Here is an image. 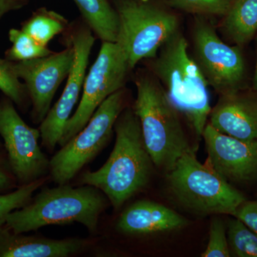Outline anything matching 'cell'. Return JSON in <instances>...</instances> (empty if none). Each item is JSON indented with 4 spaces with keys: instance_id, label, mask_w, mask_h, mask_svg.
Masks as SVG:
<instances>
[{
    "instance_id": "1",
    "label": "cell",
    "mask_w": 257,
    "mask_h": 257,
    "mask_svg": "<svg viewBox=\"0 0 257 257\" xmlns=\"http://www.w3.org/2000/svg\"><path fill=\"white\" fill-rule=\"evenodd\" d=\"M114 130L116 142L110 156L99 170L84 172L80 182L104 193L117 209L146 187L155 165L133 109L122 111Z\"/></svg>"
},
{
    "instance_id": "2",
    "label": "cell",
    "mask_w": 257,
    "mask_h": 257,
    "mask_svg": "<svg viewBox=\"0 0 257 257\" xmlns=\"http://www.w3.org/2000/svg\"><path fill=\"white\" fill-rule=\"evenodd\" d=\"M107 200L104 193L92 186L74 188L61 184L42 189L26 206L10 213L5 226L23 234L49 225L77 222L93 233Z\"/></svg>"
},
{
    "instance_id": "3",
    "label": "cell",
    "mask_w": 257,
    "mask_h": 257,
    "mask_svg": "<svg viewBox=\"0 0 257 257\" xmlns=\"http://www.w3.org/2000/svg\"><path fill=\"white\" fill-rule=\"evenodd\" d=\"M187 47V40L177 32L161 47L153 71L171 104L202 137L211 111L209 84Z\"/></svg>"
},
{
    "instance_id": "4",
    "label": "cell",
    "mask_w": 257,
    "mask_h": 257,
    "mask_svg": "<svg viewBox=\"0 0 257 257\" xmlns=\"http://www.w3.org/2000/svg\"><path fill=\"white\" fill-rule=\"evenodd\" d=\"M135 83L138 94L133 109L140 120L145 145L155 167L169 172L181 157L194 150L178 111L160 83L147 75L140 76Z\"/></svg>"
},
{
    "instance_id": "5",
    "label": "cell",
    "mask_w": 257,
    "mask_h": 257,
    "mask_svg": "<svg viewBox=\"0 0 257 257\" xmlns=\"http://www.w3.org/2000/svg\"><path fill=\"white\" fill-rule=\"evenodd\" d=\"M167 175L172 196L181 206L198 215H233L246 201L242 193L210 166L199 162L195 151L181 157Z\"/></svg>"
},
{
    "instance_id": "6",
    "label": "cell",
    "mask_w": 257,
    "mask_h": 257,
    "mask_svg": "<svg viewBox=\"0 0 257 257\" xmlns=\"http://www.w3.org/2000/svg\"><path fill=\"white\" fill-rule=\"evenodd\" d=\"M119 31L116 43L130 69L144 59L156 57L161 47L178 32V18L145 0H121L116 5Z\"/></svg>"
},
{
    "instance_id": "7",
    "label": "cell",
    "mask_w": 257,
    "mask_h": 257,
    "mask_svg": "<svg viewBox=\"0 0 257 257\" xmlns=\"http://www.w3.org/2000/svg\"><path fill=\"white\" fill-rule=\"evenodd\" d=\"M125 109V92L120 89L106 98L77 135L65 144L50 161L56 184H66L109 143L115 123Z\"/></svg>"
},
{
    "instance_id": "8",
    "label": "cell",
    "mask_w": 257,
    "mask_h": 257,
    "mask_svg": "<svg viewBox=\"0 0 257 257\" xmlns=\"http://www.w3.org/2000/svg\"><path fill=\"white\" fill-rule=\"evenodd\" d=\"M130 69L121 47L116 42H103L97 58L84 79L78 107L64 127L59 143L61 147L85 126L106 98L123 89Z\"/></svg>"
},
{
    "instance_id": "9",
    "label": "cell",
    "mask_w": 257,
    "mask_h": 257,
    "mask_svg": "<svg viewBox=\"0 0 257 257\" xmlns=\"http://www.w3.org/2000/svg\"><path fill=\"white\" fill-rule=\"evenodd\" d=\"M194 60L206 80L220 95L241 90L245 64L239 49L226 45L210 23L199 19L194 25Z\"/></svg>"
},
{
    "instance_id": "10",
    "label": "cell",
    "mask_w": 257,
    "mask_h": 257,
    "mask_svg": "<svg viewBox=\"0 0 257 257\" xmlns=\"http://www.w3.org/2000/svg\"><path fill=\"white\" fill-rule=\"evenodd\" d=\"M0 135L10 170L21 185L42 179L50 170V161L39 145L40 130L27 124L8 97L0 101Z\"/></svg>"
},
{
    "instance_id": "11",
    "label": "cell",
    "mask_w": 257,
    "mask_h": 257,
    "mask_svg": "<svg viewBox=\"0 0 257 257\" xmlns=\"http://www.w3.org/2000/svg\"><path fill=\"white\" fill-rule=\"evenodd\" d=\"M94 43V37L89 29L80 28L71 35L74 61L67 82L60 99L51 108L40 127L42 146L49 151H53L59 145L64 127L78 101Z\"/></svg>"
},
{
    "instance_id": "12",
    "label": "cell",
    "mask_w": 257,
    "mask_h": 257,
    "mask_svg": "<svg viewBox=\"0 0 257 257\" xmlns=\"http://www.w3.org/2000/svg\"><path fill=\"white\" fill-rule=\"evenodd\" d=\"M74 61L73 47L33 60L13 62L17 75L23 79L32 104V117L41 123L51 109L57 89L68 77Z\"/></svg>"
},
{
    "instance_id": "13",
    "label": "cell",
    "mask_w": 257,
    "mask_h": 257,
    "mask_svg": "<svg viewBox=\"0 0 257 257\" xmlns=\"http://www.w3.org/2000/svg\"><path fill=\"white\" fill-rule=\"evenodd\" d=\"M202 138L208 165L229 182L257 180V140H244L217 131L208 123Z\"/></svg>"
},
{
    "instance_id": "14",
    "label": "cell",
    "mask_w": 257,
    "mask_h": 257,
    "mask_svg": "<svg viewBox=\"0 0 257 257\" xmlns=\"http://www.w3.org/2000/svg\"><path fill=\"white\" fill-rule=\"evenodd\" d=\"M209 124L217 131L244 140H257V91L221 95L211 109Z\"/></svg>"
},
{
    "instance_id": "15",
    "label": "cell",
    "mask_w": 257,
    "mask_h": 257,
    "mask_svg": "<svg viewBox=\"0 0 257 257\" xmlns=\"http://www.w3.org/2000/svg\"><path fill=\"white\" fill-rule=\"evenodd\" d=\"M187 224V219L173 209L160 203L141 200L121 213L116 229L121 234L140 236L175 231Z\"/></svg>"
},
{
    "instance_id": "16",
    "label": "cell",
    "mask_w": 257,
    "mask_h": 257,
    "mask_svg": "<svg viewBox=\"0 0 257 257\" xmlns=\"http://www.w3.org/2000/svg\"><path fill=\"white\" fill-rule=\"evenodd\" d=\"M89 240L70 238L52 239L16 234L0 227V257H67L82 251Z\"/></svg>"
},
{
    "instance_id": "17",
    "label": "cell",
    "mask_w": 257,
    "mask_h": 257,
    "mask_svg": "<svg viewBox=\"0 0 257 257\" xmlns=\"http://www.w3.org/2000/svg\"><path fill=\"white\" fill-rule=\"evenodd\" d=\"M89 28L102 42H116L119 31L117 13L107 0H74Z\"/></svg>"
},
{
    "instance_id": "18",
    "label": "cell",
    "mask_w": 257,
    "mask_h": 257,
    "mask_svg": "<svg viewBox=\"0 0 257 257\" xmlns=\"http://www.w3.org/2000/svg\"><path fill=\"white\" fill-rule=\"evenodd\" d=\"M225 16V30L236 45H245L256 35L257 0H233Z\"/></svg>"
},
{
    "instance_id": "19",
    "label": "cell",
    "mask_w": 257,
    "mask_h": 257,
    "mask_svg": "<svg viewBox=\"0 0 257 257\" xmlns=\"http://www.w3.org/2000/svg\"><path fill=\"white\" fill-rule=\"evenodd\" d=\"M67 24L66 19L58 13L41 9L24 24L22 30L40 45L47 46L54 37L65 30Z\"/></svg>"
},
{
    "instance_id": "20",
    "label": "cell",
    "mask_w": 257,
    "mask_h": 257,
    "mask_svg": "<svg viewBox=\"0 0 257 257\" xmlns=\"http://www.w3.org/2000/svg\"><path fill=\"white\" fill-rule=\"evenodd\" d=\"M9 39L12 46L5 55L6 59L12 62L31 60L52 54L47 46L40 45L23 30L11 29Z\"/></svg>"
},
{
    "instance_id": "21",
    "label": "cell",
    "mask_w": 257,
    "mask_h": 257,
    "mask_svg": "<svg viewBox=\"0 0 257 257\" xmlns=\"http://www.w3.org/2000/svg\"><path fill=\"white\" fill-rule=\"evenodd\" d=\"M231 256L257 257V234L239 219H231L226 226Z\"/></svg>"
},
{
    "instance_id": "22",
    "label": "cell",
    "mask_w": 257,
    "mask_h": 257,
    "mask_svg": "<svg viewBox=\"0 0 257 257\" xmlns=\"http://www.w3.org/2000/svg\"><path fill=\"white\" fill-rule=\"evenodd\" d=\"M45 182V179L42 178L22 185L14 192L0 194V227L5 226L10 213L25 207L32 200L34 192Z\"/></svg>"
},
{
    "instance_id": "23",
    "label": "cell",
    "mask_w": 257,
    "mask_h": 257,
    "mask_svg": "<svg viewBox=\"0 0 257 257\" xmlns=\"http://www.w3.org/2000/svg\"><path fill=\"white\" fill-rule=\"evenodd\" d=\"M20 80L15 72L13 62L0 58V90L13 103L23 107L28 94L25 84Z\"/></svg>"
},
{
    "instance_id": "24",
    "label": "cell",
    "mask_w": 257,
    "mask_h": 257,
    "mask_svg": "<svg viewBox=\"0 0 257 257\" xmlns=\"http://www.w3.org/2000/svg\"><path fill=\"white\" fill-rule=\"evenodd\" d=\"M233 0H170L177 9L200 15H226Z\"/></svg>"
},
{
    "instance_id": "25",
    "label": "cell",
    "mask_w": 257,
    "mask_h": 257,
    "mask_svg": "<svg viewBox=\"0 0 257 257\" xmlns=\"http://www.w3.org/2000/svg\"><path fill=\"white\" fill-rule=\"evenodd\" d=\"M209 241L207 248L202 253V257H229L226 225L219 218H214L209 226Z\"/></svg>"
},
{
    "instance_id": "26",
    "label": "cell",
    "mask_w": 257,
    "mask_h": 257,
    "mask_svg": "<svg viewBox=\"0 0 257 257\" xmlns=\"http://www.w3.org/2000/svg\"><path fill=\"white\" fill-rule=\"evenodd\" d=\"M257 234V200L245 201L233 214Z\"/></svg>"
},
{
    "instance_id": "27",
    "label": "cell",
    "mask_w": 257,
    "mask_h": 257,
    "mask_svg": "<svg viewBox=\"0 0 257 257\" xmlns=\"http://www.w3.org/2000/svg\"><path fill=\"white\" fill-rule=\"evenodd\" d=\"M28 1L29 0H0V20L10 12L21 9Z\"/></svg>"
},
{
    "instance_id": "28",
    "label": "cell",
    "mask_w": 257,
    "mask_h": 257,
    "mask_svg": "<svg viewBox=\"0 0 257 257\" xmlns=\"http://www.w3.org/2000/svg\"><path fill=\"white\" fill-rule=\"evenodd\" d=\"M14 185V181L11 176L0 167V192L11 189Z\"/></svg>"
},
{
    "instance_id": "29",
    "label": "cell",
    "mask_w": 257,
    "mask_h": 257,
    "mask_svg": "<svg viewBox=\"0 0 257 257\" xmlns=\"http://www.w3.org/2000/svg\"><path fill=\"white\" fill-rule=\"evenodd\" d=\"M253 89L257 91V52H256V69H255L254 76L253 79Z\"/></svg>"
},
{
    "instance_id": "30",
    "label": "cell",
    "mask_w": 257,
    "mask_h": 257,
    "mask_svg": "<svg viewBox=\"0 0 257 257\" xmlns=\"http://www.w3.org/2000/svg\"><path fill=\"white\" fill-rule=\"evenodd\" d=\"M2 147H3V145H2L1 142H0V151H1Z\"/></svg>"
}]
</instances>
